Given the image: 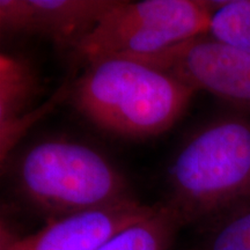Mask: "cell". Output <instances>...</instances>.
I'll return each mask as SVG.
<instances>
[{"mask_svg": "<svg viewBox=\"0 0 250 250\" xmlns=\"http://www.w3.org/2000/svg\"><path fill=\"white\" fill-rule=\"evenodd\" d=\"M168 203L188 225L225 215L250 198V121L223 117L193 134L169 168Z\"/></svg>", "mask_w": 250, "mask_h": 250, "instance_id": "7a4b0ae2", "label": "cell"}, {"mask_svg": "<svg viewBox=\"0 0 250 250\" xmlns=\"http://www.w3.org/2000/svg\"><path fill=\"white\" fill-rule=\"evenodd\" d=\"M154 206L131 198L94 210L49 220L26 236L1 228L0 250H96L111 236L154 211Z\"/></svg>", "mask_w": 250, "mask_h": 250, "instance_id": "8992f818", "label": "cell"}, {"mask_svg": "<svg viewBox=\"0 0 250 250\" xmlns=\"http://www.w3.org/2000/svg\"><path fill=\"white\" fill-rule=\"evenodd\" d=\"M186 226L173 205L156 204L151 214L115 234L96 250H169Z\"/></svg>", "mask_w": 250, "mask_h": 250, "instance_id": "ba28073f", "label": "cell"}, {"mask_svg": "<svg viewBox=\"0 0 250 250\" xmlns=\"http://www.w3.org/2000/svg\"><path fill=\"white\" fill-rule=\"evenodd\" d=\"M187 250H250V208L226 213L193 248Z\"/></svg>", "mask_w": 250, "mask_h": 250, "instance_id": "8fae6325", "label": "cell"}, {"mask_svg": "<svg viewBox=\"0 0 250 250\" xmlns=\"http://www.w3.org/2000/svg\"><path fill=\"white\" fill-rule=\"evenodd\" d=\"M117 1L0 0V26L6 33L45 36L73 51Z\"/></svg>", "mask_w": 250, "mask_h": 250, "instance_id": "52a82bcc", "label": "cell"}, {"mask_svg": "<svg viewBox=\"0 0 250 250\" xmlns=\"http://www.w3.org/2000/svg\"><path fill=\"white\" fill-rule=\"evenodd\" d=\"M220 1H117L74 54L87 62L111 56L151 55L210 31Z\"/></svg>", "mask_w": 250, "mask_h": 250, "instance_id": "277c9868", "label": "cell"}, {"mask_svg": "<svg viewBox=\"0 0 250 250\" xmlns=\"http://www.w3.org/2000/svg\"><path fill=\"white\" fill-rule=\"evenodd\" d=\"M250 111V54L208 35L187 40L151 55L123 56Z\"/></svg>", "mask_w": 250, "mask_h": 250, "instance_id": "5b68a950", "label": "cell"}, {"mask_svg": "<svg viewBox=\"0 0 250 250\" xmlns=\"http://www.w3.org/2000/svg\"><path fill=\"white\" fill-rule=\"evenodd\" d=\"M208 35L250 54V0L220 1Z\"/></svg>", "mask_w": 250, "mask_h": 250, "instance_id": "30bf717a", "label": "cell"}, {"mask_svg": "<svg viewBox=\"0 0 250 250\" xmlns=\"http://www.w3.org/2000/svg\"><path fill=\"white\" fill-rule=\"evenodd\" d=\"M195 94L158 68L111 56L88 62L74 85L73 101L100 129L127 138H147L169 130Z\"/></svg>", "mask_w": 250, "mask_h": 250, "instance_id": "6da1fadb", "label": "cell"}, {"mask_svg": "<svg viewBox=\"0 0 250 250\" xmlns=\"http://www.w3.org/2000/svg\"><path fill=\"white\" fill-rule=\"evenodd\" d=\"M36 89L37 78L29 62L2 52L0 56V126L27 114Z\"/></svg>", "mask_w": 250, "mask_h": 250, "instance_id": "9c48e42d", "label": "cell"}, {"mask_svg": "<svg viewBox=\"0 0 250 250\" xmlns=\"http://www.w3.org/2000/svg\"><path fill=\"white\" fill-rule=\"evenodd\" d=\"M17 180L27 202L49 220L133 198L101 153L71 140H45L28 148Z\"/></svg>", "mask_w": 250, "mask_h": 250, "instance_id": "3957f363", "label": "cell"}]
</instances>
